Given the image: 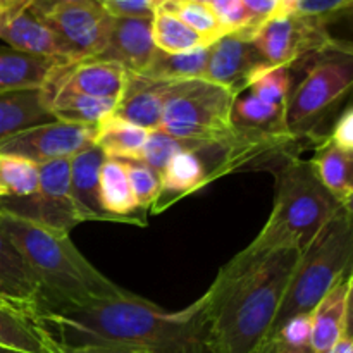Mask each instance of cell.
Instances as JSON below:
<instances>
[{
    "label": "cell",
    "mask_w": 353,
    "mask_h": 353,
    "mask_svg": "<svg viewBox=\"0 0 353 353\" xmlns=\"http://www.w3.org/2000/svg\"><path fill=\"white\" fill-rule=\"evenodd\" d=\"M302 252L234 255L196 300L210 353H252L268 336Z\"/></svg>",
    "instance_id": "obj_1"
},
{
    "label": "cell",
    "mask_w": 353,
    "mask_h": 353,
    "mask_svg": "<svg viewBox=\"0 0 353 353\" xmlns=\"http://www.w3.org/2000/svg\"><path fill=\"white\" fill-rule=\"evenodd\" d=\"M43 317L61 345L121 343L150 353H210L196 302L165 312L131 293L123 300L45 310Z\"/></svg>",
    "instance_id": "obj_2"
},
{
    "label": "cell",
    "mask_w": 353,
    "mask_h": 353,
    "mask_svg": "<svg viewBox=\"0 0 353 353\" xmlns=\"http://www.w3.org/2000/svg\"><path fill=\"white\" fill-rule=\"evenodd\" d=\"M0 228L37 276L43 312L123 300L131 295L105 278L74 247L69 233L41 228L6 212H0Z\"/></svg>",
    "instance_id": "obj_3"
},
{
    "label": "cell",
    "mask_w": 353,
    "mask_h": 353,
    "mask_svg": "<svg viewBox=\"0 0 353 353\" xmlns=\"http://www.w3.org/2000/svg\"><path fill=\"white\" fill-rule=\"evenodd\" d=\"M274 174L276 195L271 216L238 257L254 259L283 248L303 252L343 209L317 179L310 161L292 155L274 169Z\"/></svg>",
    "instance_id": "obj_4"
},
{
    "label": "cell",
    "mask_w": 353,
    "mask_h": 353,
    "mask_svg": "<svg viewBox=\"0 0 353 353\" xmlns=\"http://www.w3.org/2000/svg\"><path fill=\"white\" fill-rule=\"evenodd\" d=\"M352 261L353 214L352 209H341L300 255L265 338L278 333L292 317L312 312L341 278L352 274Z\"/></svg>",
    "instance_id": "obj_5"
},
{
    "label": "cell",
    "mask_w": 353,
    "mask_h": 353,
    "mask_svg": "<svg viewBox=\"0 0 353 353\" xmlns=\"http://www.w3.org/2000/svg\"><path fill=\"white\" fill-rule=\"evenodd\" d=\"M305 76L290 93L286 130L295 140L312 138L317 126L347 99L353 85L350 45L338 41L305 62Z\"/></svg>",
    "instance_id": "obj_6"
},
{
    "label": "cell",
    "mask_w": 353,
    "mask_h": 353,
    "mask_svg": "<svg viewBox=\"0 0 353 353\" xmlns=\"http://www.w3.org/2000/svg\"><path fill=\"white\" fill-rule=\"evenodd\" d=\"M236 95L202 78L174 81L165 93L157 131L181 140H219L234 131L231 123Z\"/></svg>",
    "instance_id": "obj_7"
},
{
    "label": "cell",
    "mask_w": 353,
    "mask_h": 353,
    "mask_svg": "<svg viewBox=\"0 0 353 353\" xmlns=\"http://www.w3.org/2000/svg\"><path fill=\"white\" fill-rule=\"evenodd\" d=\"M0 212L62 233L74 230L81 221L71 199V159L41 164L37 192L21 199H0Z\"/></svg>",
    "instance_id": "obj_8"
},
{
    "label": "cell",
    "mask_w": 353,
    "mask_h": 353,
    "mask_svg": "<svg viewBox=\"0 0 353 353\" xmlns=\"http://www.w3.org/2000/svg\"><path fill=\"white\" fill-rule=\"evenodd\" d=\"M250 40L272 68L285 65L292 69L338 43L323 23L295 12L272 17Z\"/></svg>",
    "instance_id": "obj_9"
},
{
    "label": "cell",
    "mask_w": 353,
    "mask_h": 353,
    "mask_svg": "<svg viewBox=\"0 0 353 353\" xmlns=\"http://www.w3.org/2000/svg\"><path fill=\"white\" fill-rule=\"evenodd\" d=\"M37 17L57 34L72 62L100 55L114 21L95 0L61 3Z\"/></svg>",
    "instance_id": "obj_10"
},
{
    "label": "cell",
    "mask_w": 353,
    "mask_h": 353,
    "mask_svg": "<svg viewBox=\"0 0 353 353\" xmlns=\"http://www.w3.org/2000/svg\"><path fill=\"white\" fill-rule=\"evenodd\" d=\"M95 126L52 121L28 128L0 141V154L17 155L41 165L52 161L74 157L85 148L95 145Z\"/></svg>",
    "instance_id": "obj_11"
},
{
    "label": "cell",
    "mask_w": 353,
    "mask_h": 353,
    "mask_svg": "<svg viewBox=\"0 0 353 353\" xmlns=\"http://www.w3.org/2000/svg\"><path fill=\"white\" fill-rule=\"evenodd\" d=\"M269 69L272 65L255 48L250 37L234 31L210 45L202 79L224 86L238 97Z\"/></svg>",
    "instance_id": "obj_12"
},
{
    "label": "cell",
    "mask_w": 353,
    "mask_h": 353,
    "mask_svg": "<svg viewBox=\"0 0 353 353\" xmlns=\"http://www.w3.org/2000/svg\"><path fill=\"white\" fill-rule=\"evenodd\" d=\"M0 347L24 353H59L62 345L37 302L0 292Z\"/></svg>",
    "instance_id": "obj_13"
},
{
    "label": "cell",
    "mask_w": 353,
    "mask_h": 353,
    "mask_svg": "<svg viewBox=\"0 0 353 353\" xmlns=\"http://www.w3.org/2000/svg\"><path fill=\"white\" fill-rule=\"evenodd\" d=\"M155 52L152 17H114L105 48L93 61L114 62L128 72L143 74Z\"/></svg>",
    "instance_id": "obj_14"
},
{
    "label": "cell",
    "mask_w": 353,
    "mask_h": 353,
    "mask_svg": "<svg viewBox=\"0 0 353 353\" xmlns=\"http://www.w3.org/2000/svg\"><path fill=\"white\" fill-rule=\"evenodd\" d=\"M126 69L107 61L69 62L62 65L43 86L47 92L81 93L95 99L116 100L126 79Z\"/></svg>",
    "instance_id": "obj_15"
},
{
    "label": "cell",
    "mask_w": 353,
    "mask_h": 353,
    "mask_svg": "<svg viewBox=\"0 0 353 353\" xmlns=\"http://www.w3.org/2000/svg\"><path fill=\"white\" fill-rule=\"evenodd\" d=\"M169 85V81L126 72V79L116 99L112 116L147 131H157L162 123Z\"/></svg>",
    "instance_id": "obj_16"
},
{
    "label": "cell",
    "mask_w": 353,
    "mask_h": 353,
    "mask_svg": "<svg viewBox=\"0 0 353 353\" xmlns=\"http://www.w3.org/2000/svg\"><path fill=\"white\" fill-rule=\"evenodd\" d=\"M352 326V274L341 278L310 312V350L327 353Z\"/></svg>",
    "instance_id": "obj_17"
},
{
    "label": "cell",
    "mask_w": 353,
    "mask_h": 353,
    "mask_svg": "<svg viewBox=\"0 0 353 353\" xmlns=\"http://www.w3.org/2000/svg\"><path fill=\"white\" fill-rule=\"evenodd\" d=\"M0 40L6 41L7 47L24 54L72 62L57 34L28 9L12 14L0 12Z\"/></svg>",
    "instance_id": "obj_18"
},
{
    "label": "cell",
    "mask_w": 353,
    "mask_h": 353,
    "mask_svg": "<svg viewBox=\"0 0 353 353\" xmlns=\"http://www.w3.org/2000/svg\"><path fill=\"white\" fill-rule=\"evenodd\" d=\"M107 155L97 145L85 148L71 157V199L79 221H103L116 223L100 203L99 172Z\"/></svg>",
    "instance_id": "obj_19"
},
{
    "label": "cell",
    "mask_w": 353,
    "mask_h": 353,
    "mask_svg": "<svg viewBox=\"0 0 353 353\" xmlns=\"http://www.w3.org/2000/svg\"><path fill=\"white\" fill-rule=\"evenodd\" d=\"M65 64H69L65 59L31 55L0 47V92L43 88Z\"/></svg>",
    "instance_id": "obj_20"
},
{
    "label": "cell",
    "mask_w": 353,
    "mask_h": 353,
    "mask_svg": "<svg viewBox=\"0 0 353 353\" xmlns=\"http://www.w3.org/2000/svg\"><path fill=\"white\" fill-rule=\"evenodd\" d=\"M52 121L55 119L43 88L0 92V141Z\"/></svg>",
    "instance_id": "obj_21"
},
{
    "label": "cell",
    "mask_w": 353,
    "mask_h": 353,
    "mask_svg": "<svg viewBox=\"0 0 353 353\" xmlns=\"http://www.w3.org/2000/svg\"><path fill=\"white\" fill-rule=\"evenodd\" d=\"M99 185L100 203H102V209L105 210L107 216L112 217L116 223L147 226V214H141L137 210L121 159L107 157L103 161V164L100 165Z\"/></svg>",
    "instance_id": "obj_22"
},
{
    "label": "cell",
    "mask_w": 353,
    "mask_h": 353,
    "mask_svg": "<svg viewBox=\"0 0 353 353\" xmlns=\"http://www.w3.org/2000/svg\"><path fill=\"white\" fill-rule=\"evenodd\" d=\"M317 179L340 202L343 209H352L353 200V154L338 148L327 137L316 145V154L310 159Z\"/></svg>",
    "instance_id": "obj_23"
},
{
    "label": "cell",
    "mask_w": 353,
    "mask_h": 353,
    "mask_svg": "<svg viewBox=\"0 0 353 353\" xmlns=\"http://www.w3.org/2000/svg\"><path fill=\"white\" fill-rule=\"evenodd\" d=\"M45 95L48 100V109L55 121L72 124H83V126H99L103 119L112 116L116 100L95 99L86 97L81 93L71 92H47Z\"/></svg>",
    "instance_id": "obj_24"
},
{
    "label": "cell",
    "mask_w": 353,
    "mask_h": 353,
    "mask_svg": "<svg viewBox=\"0 0 353 353\" xmlns=\"http://www.w3.org/2000/svg\"><path fill=\"white\" fill-rule=\"evenodd\" d=\"M0 292L37 302L41 307V286L19 252L0 228Z\"/></svg>",
    "instance_id": "obj_25"
},
{
    "label": "cell",
    "mask_w": 353,
    "mask_h": 353,
    "mask_svg": "<svg viewBox=\"0 0 353 353\" xmlns=\"http://www.w3.org/2000/svg\"><path fill=\"white\" fill-rule=\"evenodd\" d=\"M150 131L109 116L97 126L95 145L112 159L121 161H141L145 143Z\"/></svg>",
    "instance_id": "obj_26"
},
{
    "label": "cell",
    "mask_w": 353,
    "mask_h": 353,
    "mask_svg": "<svg viewBox=\"0 0 353 353\" xmlns=\"http://www.w3.org/2000/svg\"><path fill=\"white\" fill-rule=\"evenodd\" d=\"M209 47H200L183 54H164L157 50L143 76L169 83L202 78L209 61Z\"/></svg>",
    "instance_id": "obj_27"
},
{
    "label": "cell",
    "mask_w": 353,
    "mask_h": 353,
    "mask_svg": "<svg viewBox=\"0 0 353 353\" xmlns=\"http://www.w3.org/2000/svg\"><path fill=\"white\" fill-rule=\"evenodd\" d=\"M152 38L155 48L164 54H183L200 47H209L199 33L159 6L152 16Z\"/></svg>",
    "instance_id": "obj_28"
},
{
    "label": "cell",
    "mask_w": 353,
    "mask_h": 353,
    "mask_svg": "<svg viewBox=\"0 0 353 353\" xmlns=\"http://www.w3.org/2000/svg\"><path fill=\"white\" fill-rule=\"evenodd\" d=\"M40 185V165L17 155L0 154V199L33 195Z\"/></svg>",
    "instance_id": "obj_29"
},
{
    "label": "cell",
    "mask_w": 353,
    "mask_h": 353,
    "mask_svg": "<svg viewBox=\"0 0 353 353\" xmlns=\"http://www.w3.org/2000/svg\"><path fill=\"white\" fill-rule=\"evenodd\" d=\"M159 7L174 14L179 21L199 33L209 45L228 34L209 3L195 2V0H165L159 3Z\"/></svg>",
    "instance_id": "obj_30"
},
{
    "label": "cell",
    "mask_w": 353,
    "mask_h": 353,
    "mask_svg": "<svg viewBox=\"0 0 353 353\" xmlns=\"http://www.w3.org/2000/svg\"><path fill=\"white\" fill-rule=\"evenodd\" d=\"M137 210L150 212L152 205L161 193V176L141 161H123Z\"/></svg>",
    "instance_id": "obj_31"
},
{
    "label": "cell",
    "mask_w": 353,
    "mask_h": 353,
    "mask_svg": "<svg viewBox=\"0 0 353 353\" xmlns=\"http://www.w3.org/2000/svg\"><path fill=\"white\" fill-rule=\"evenodd\" d=\"M210 9L217 16L226 33L243 31L252 38L250 17L241 0H210Z\"/></svg>",
    "instance_id": "obj_32"
},
{
    "label": "cell",
    "mask_w": 353,
    "mask_h": 353,
    "mask_svg": "<svg viewBox=\"0 0 353 353\" xmlns=\"http://www.w3.org/2000/svg\"><path fill=\"white\" fill-rule=\"evenodd\" d=\"M352 3L353 0H302L295 14L316 19L326 26L330 21L336 19L341 14L350 12Z\"/></svg>",
    "instance_id": "obj_33"
},
{
    "label": "cell",
    "mask_w": 353,
    "mask_h": 353,
    "mask_svg": "<svg viewBox=\"0 0 353 353\" xmlns=\"http://www.w3.org/2000/svg\"><path fill=\"white\" fill-rule=\"evenodd\" d=\"M110 17H152L154 0H95Z\"/></svg>",
    "instance_id": "obj_34"
},
{
    "label": "cell",
    "mask_w": 353,
    "mask_h": 353,
    "mask_svg": "<svg viewBox=\"0 0 353 353\" xmlns=\"http://www.w3.org/2000/svg\"><path fill=\"white\" fill-rule=\"evenodd\" d=\"M272 336H278L279 340H283L290 347H310V314L292 317Z\"/></svg>",
    "instance_id": "obj_35"
},
{
    "label": "cell",
    "mask_w": 353,
    "mask_h": 353,
    "mask_svg": "<svg viewBox=\"0 0 353 353\" xmlns=\"http://www.w3.org/2000/svg\"><path fill=\"white\" fill-rule=\"evenodd\" d=\"M250 17L252 34L259 30L264 23L271 21L272 17H278L286 14L283 0H241Z\"/></svg>",
    "instance_id": "obj_36"
},
{
    "label": "cell",
    "mask_w": 353,
    "mask_h": 353,
    "mask_svg": "<svg viewBox=\"0 0 353 353\" xmlns=\"http://www.w3.org/2000/svg\"><path fill=\"white\" fill-rule=\"evenodd\" d=\"M331 141L336 145L338 148L345 152L353 154V109L352 105H347L343 112L340 114L338 121L334 123L333 130H331L330 137Z\"/></svg>",
    "instance_id": "obj_37"
},
{
    "label": "cell",
    "mask_w": 353,
    "mask_h": 353,
    "mask_svg": "<svg viewBox=\"0 0 353 353\" xmlns=\"http://www.w3.org/2000/svg\"><path fill=\"white\" fill-rule=\"evenodd\" d=\"M59 353H150L143 348L121 343H86V345H62Z\"/></svg>",
    "instance_id": "obj_38"
},
{
    "label": "cell",
    "mask_w": 353,
    "mask_h": 353,
    "mask_svg": "<svg viewBox=\"0 0 353 353\" xmlns=\"http://www.w3.org/2000/svg\"><path fill=\"white\" fill-rule=\"evenodd\" d=\"M252 353H314L310 350V347L305 348H295L286 345L285 341L279 340L278 336H269L259 345Z\"/></svg>",
    "instance_id": "obj_39"
},
{
    "label": "cell",
    "mask_w": 353,
    "mask_h": 353,
    "mask_svg": "<svg viewBox=\"0 0 353 353\" xmlns=\"http://www.w3.org/2000/svg\"><path fill=\"white\" fill-rule=\"evenodd\" d=\"M71 2H79V0H33L31 6L28 7V10H30L31 14H34V16H41V14L47 12L48 9H52V7Z\"/></svg>",
    "instance_id": "obj_40"
},
{
    "label": "cell",
    "mask_w": 353,
    "mask_h": 353,
    "mask_svg": "<svg viewBox=\"0 0 353 353\" xmlns=\"http://www.w3.org/2000/svg\"><path fill=\"white\" fill-rule=\"evenodd\" d=\"M327 353H353V338H352V326H348L343 331L340 338H338L336 343L333 345Z\"/></svg>",
    "instance_id": "obj_41"
},
{
    "label": "cell",
    "mask_w": 353,
    "mask_h": 353,
    "mask_svg": "<svg viewBox=\"0 0 353 353\" xmlns=\"http://www.w3.org/2000/svg\"><path fill=\"white\" fill-rule=\"evenodd\" d=\"M33 0H0V12L12 14L26 10Z\"/></svg>",
    "instance_id": "obj_42"
},
{
    "label": "cell",
    "mask_w": 353,
    "mask_h": 353,
    "mask_svg": "<svg viewBox=\"0 0 353 353\" xmlns=\"http://www.w3.org/2000/svg\"><path fill=\"white\" fill-rule=\"evenodd\" d=\"M300 2H302V0H283V6H285L286 14L296 12V7H299Z\"/></svg>",
    "instance_id": "obj_43"
},
{
    "label": "cell",
    "mask_w": 353,
    "mask_h": 353,
    "mask_svg": "<svg viewBox=\"0 0 353 353\" xmlns=\"http://www.w3.org/2000/svg\"><path fill=\"white\" fill-rule=\"evenodd\" d=\"M0 353H24V352H19V350H12V348L0 347Z\"/></svg>",
    "instance_id": "obj_44"
},
{
    "label": "cell",
    "mask_w": 353,
    "mask_h": 353,
    "mask_svg": "<svg viewBox=\"0 0 353 353\" xmlns=\"http://www.w3.org/2000/svg\"><path fill=\"white\" fill-rule=\"evenodd\" d=\"M162 2H165V0H154L155 6H159V3H162Z\"/></svg>",
    "instance_id": "obj_45"
},
{
    "label": "cell",
    "mask_w": 353,
    "mask_h": 353,
    "mask_svg": "<svg viewBox=\"0 0 353 353\" xmlns=\"http://www.w3.org/2000/svg\"><path fill=\"white\" fill-rule=\"evenodd\" d=\"M195 2H202V3H209L210 0H195Z\"/></svg>",
    "instance_id": "obj_46"
}]
</instances>
